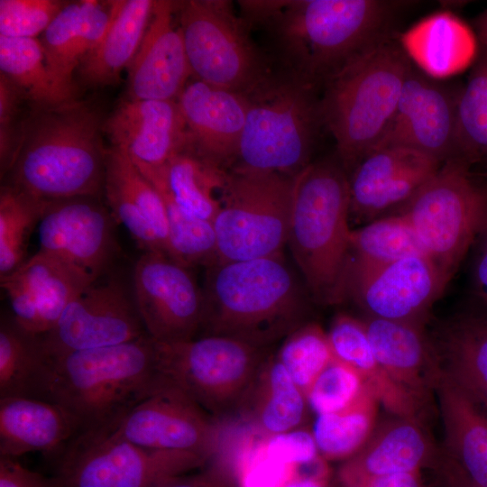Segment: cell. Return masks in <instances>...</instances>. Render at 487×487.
<instances>
[{"label": "cell", "instance_id": "1", "mask_svg": "<svg viewBox=\"0 0 487 487\" xmlns=\"http://www.w3.org/2000/svg\"><path fill=\"white\" fill-rule=\"evenodd\" d=\"M252 29L266 32L281 69L321 89L349 61L396 36L412 3L398 0L238 1Z\"/></svg>", "mask_w": 487, "mask_h": 487}, {"label": "cell", "instance_id": "2", "mask_svg": "<svg viewBox=\"0 0 487 487\" xmlns=\"http://www.w3.org/2000/svg\"><path fill=\"white\" fill-rule=\"evenodd\" d=\"M48 358L44 400L62 406L79 433L114 428L134 406L170 384L149 335Z\"/></svg>", "mask_w": 487, "mask_h": 487}, {"label": "cell", "instance_id": "3", "mask_svg": "<svg viewBox=\"0 0 487 487\" xmlns=\"http://www.w3.org/2000/svg\"><path fill=\"white\" fill-rule=\"evenodd\" d=\"M201 335L270 348L307 323V296L283 254L207 268Z\"/></svg>", "mask_w": 487, "mask_h": 487}, {"label": "cell", "instance_id": "4", "mask_svg": "<svg viewBox=\"0 0 487 487\" xmlns=\"http://www.w3.org/2000/svg\"><path fill=\"white\" fill-rule=\"evenodd\" d=\"M101 126L97 112L76 100L41 109L23 127L9 186L43 201L96 196L107 154Z\"/></svg>", "mask_w": 487, "mask_h": 487}, {"label": "cell", "instance_id": "5", "mask_svg": "<svg viewBox=\"0 0 487 487\" xmlns=\"http://www.w3.org/2000/svg\"><path fill=\"white\" fill-rule=\"evenodd\" d=\"M349 222L348 174L337 158L311 162L294 177L287 244L317 303L345 299Z\"/></svg>", "mask_w": 487, "mask_h": 487}, {"label": "cell", "instance_id": "6", "mask_svg": "<svg viewBox=\"0 0 487 487\" xmlns=\"http://www.w3.org/2000/svg\"><path fill=\"white\" fill-rule=\"evenodd\" d=\"M411 66L396 35L349 61L323 84L324 127L348 175L384 135Z\"/></svg>", "mask_w": 487, "mask_h": 487}, {"label": "cell", "instance_id": "7", "mask_svg": "<svg viewBox=\"0 0 487 487\" xmlns=\"http://www.w3.org/2000/svg\"><path fill=\"white\" fill-rule=\"evenodd\" d=\"M245 96V123L232 168L296 177L311 163L324 127L319 89L280 70Z\"/></svg>", "mask_w": 487, "mask_h": 487}, {"label": "cell", "instance_id": "8", "mask_svg": "<svg viewBox=\"0 0 487 487\" xmlns=\"http://www.w3.org/2000/svg\"><path fill=\"white\" fill-rule=\"evenodd\" d=\"M449 282L487 222V179L461 160L444 162L396 212Z\"/></svg>", "mask_w": 487, "mask_h": 487}, {"label": "cell", "instance_id": "9", "mask_svg": "<svg viewBox=\"0 0 487 487\" xmlns=\"http://www.w3.org/2000/svg\"><path fill=\"white\" fill-rule=\"evenodd\" d=\"M294 178L241 168L227 170L213 222L216 262L282 253L287 244Z\"/></svg>", "mask_w": 487, "mask_h": 487}, {"label": "cell", "instance_id": "10", "mask_svg": "<svg viewBox=\"0 0 487 487\" xmlns=\"http://www.w3.org/2000/svg\"><path fill=\"white\" fill-rule=\"evenodd\" d=\"M157 343L169 382L221 422L239 413L271 354L270 348L219 335Z\"/></svg>", "mask_w": 487, "mask_h": 487}, {"label": "cell", "instance_id": "11", "mask_svg": "<svg viewBox=\"0 0 487 487\" xmlns=\"http://www.w3.org/2000/svg\"><path fill=\"white\" fill-rule=\"evenodd\" d=\"M177 18L191 73L198 80L245 96L272 73L231 1L177 2Z\"/></svg>", "mask_w": 487, "mask_h": 487}, {"label": "cell", "instance_id": "12", "mask_svg": "<svg viewBox=\"0 0 487 487\" xmlns=\"http://www.w3.org/2000/svg\"><path fill=\"white\" fill-rule=\"evenodd\" d=\"M208 463L192 454L141 447L111 428L76 436L61 452L57 475L64 487H155Z\"/></svg>", "mask_w": 487, "mask_h": 487}, {"label": "cell", "instance_id": "13", "mask_svg": "<svg viewBox=\"0 0 487 487\" xmlns=\"http://www.w3.org/2000/svg\"><path fill=\"white\" fill-rule=\"evenodd\" d=\"M223 422L169 384L129 410L112 428L141 447L199 455H220Z\"/></svg>", "mask_w": 487, "mask_h": 487}, {"label": "cell", "instance_id": "14", "mask_svg": "<svg viewBox=\"0 0 487 487\" xmlns=\"http://www.w3.org/2000/svg\"><path fill=\"white\" fill-rule=\"evenodd\" d=\"M447 284L424 255L372 267L349 262L345 299H353L368 317L426 325Z\"/></svg>", "mask_w": 487, "mask_h": 487}, {"label": "cell", "instance_id": "15", "mask_svg": "<svg viewBox=\"0 0 487 487\" xmlns=\"http://www.w3.org/2000/svg\"><path fill=\"white\" fill-rule=\"evenodd\" d=\"M188 269L161 252H143L133 269V300L147 334L161 343L196 338L203 290Z\"/></svg>", "mask_w": 487, "mask_h": 487}, {"label": "cell", "instance_id": "16", "mask_svg": "<svg viewBox=\"0 0 487 487\" xmlns=\"http://www.w3.org/2000/svg\"><path fill=\"white\" fill-rule=\"evenodd\" d=\"M461 87L432 78L412 64L391 121L375 150L409 149L441 164L458 160L456 110Z\"/></svg>", "mask_w": 487, "mask_h": 487}, {"label": "cell", "instance_id": "17", "mask_svg": "<svg viewBox=\"0 0 487 487\" xmlns=\"http://www.w3.org/2000/svg\"><path fill=\"white\" fill-rule=\"evenodd\" d=\"M148 335L134 300L115 280L96 282L75 299L56 324L37 336L47 357L115 345Z\"/></svg>", "mask_w": 487, "mask_h": 487}, {"label": "cell", "instance_id": "18", "mask_svg": "<svg viewBox=\"0 0 487 487\" xmlns=\"http://www.w3.org/2000/svg\"><path fill=\"white\" fill-rule=\"evenodd\" d=\"M96 280L55 255L38 251L1 280L12 318L25 332L41 335L66 308Z\"/></svg>", "mask_w": 487, "mask_h": 487}, {"label": "cell", "instance_id": "19", "mask_svg": "<svg viewBox=\"0 0 487 487\" xmlns=\"http://www.w3.org/2000/svg\"><path fill=\"white\" fill-rule=\"evenodd\" d=\"M441 165L409 149L386 147L372 151L348 175L350 220L366 224L396 212Z\"/></svg>", "mask_w": 487, "mask_h": 487}, {"label": "cell", "instance_id": "20", "mask_svg": "<svg viewBox=\"0 0 487 487\" xmlns=\"http://www.w3.org/2000/svg\"><path fill=\"white\" fill-rule=\"evenodd\" d=\"M91 198L51 201L38 224L39 250L97 280L112 262L116 244L111 216Z\"/></svg>", "mask_w": 487, "mask_h": 487}, {"label": "cell", "instance_id": "21", "mask_svg": "<svg viewBox=\"0 0 487 487\" xmlns=\"http://www.w3.org/2000/svg\"><path fill=\"white\" fill-rule=\"evenodd\" d=\"M103 130L113 147L124 152L142 175L190 149L177 100L128 98L113 112Z\"/></svg>", "mask_w": 487, "mask_h": 487}, {"label": "cell", "instance_id": "22", "mask_svg": "<svg viewBox=\"0 0 487 487\" xmlns=\"http://www.w3.org/2000/svg\"><path fill=\"white\" fill-rule=\"evenodd\" d=\"M128 68V98L177 100L192 75L178 23L177 2H153L148 27Z\"/></svg>", "mask_w": 487, "mask_h": 487}, {"label": "cell", "instance_id": "23", "mask_svg": "<svg viewBox=\"0 0 487 487\" xmlns=\"http://www.w3.org/2000/svg\"><path fill=\"white\" fill-rule=\"evenodd\" d=\"M177 102L190 150L223 170L231 169L244 127L246 96L197 79L185 86Z\"/></svg>", "mask_w": 487, "mask_h": 487}, {"label": "cell", "instance_id": "24", "mask_svg": "<svg viewBox=\"0 0 487 487\" xmlns=\"http://www.w3.org/2000/svg\"><path fill=\"white\" fill-rule=\"evenodd\" d=\"M104 188L114 217L142 252L166 253L168 218L161 196L117 148L107 152Z\"/></svg>", "mask_w": 487, "mask_h": 487}, {"label": "cell", "instance_id": "25", "mask_svg": "<svg viewBox=\"0 0 487 487\" xmlns=\"http://www.w3.org/2000/svg\"><path fill=\"white\" fill-rule=\"evenodd\" d=\"M373 354L389 376L427 407L439 372L426 325L364 316Z\"/></svg>", "mask_w": 487, "mask_h": 487}, {"label": "cell", "instance_id": "26", "mask_svg": "<svg viewBox=\"0 0 487 487\" xmlns=\"http://www.w3.org/2000/svg\"><path fill=\"white\" fill-rule=\"evenodd\" d=\"M427 335L439 378L487 414V313L455 315Z\"/></svg>", "mask_w": 487, "mask_h": 487}, {"label": "cell", "instance_id": "27", "mask_svg": "<svg viewBox=\"0 0 487 487\" xmlns=\"http://www.w3.org/2000/svg\"><path fill=\"white\" fill-rule=\"evenodd\" d=\"M440 450L422 421L391 415L374 427L365 445L341 466L338 477L342 480L430 468Z\"/></svg>", "mask_w": 487, "mask_h": 487}, {"label": "cell", "instance_id": "28", "mask_svg": "<svg viewBox=\"0 0 487 487\" xmlns=\"http://www.w3.org/2000/svg\"><path fill=\"white\" fill-rule=\"evenodd\" d=\"M398 41L415 67L438 80L472 67L479 53L475 32L449 11L422 18L398 33Z\"/></svg>", "mask_w": 487, "mask_h": 487}, {"label": "cell", "instance_id": "29", "mask_svg": "<svg viewBox=\"0 0 487 487\" xmlns=\"http://www.w3.org/2000/svg\"><path fill=\"white\" fill-rule=\"evenodd\" d=\"M79 434L74 417L62 406L30 397L0 398V456L63 451Z\"/></svg>", "mask_w": 487, "mask_h": 487}, {"label": "cell", "instance_id": "30", "mask_svg": "<svg viewBox=\"0 0 487 487\" xmlns=\"http://www.w3.org/2000/svg\"><path fill=\"white\" fill-rule=\"evenodd\" d=\"M435 392L445 435L442 451L472 482L487 487V414L442 378Z\"/></svg>", "mask_w": 487, "mask_h": 487}, {"label": "cell", "instance_id": "31", "mask_svg": "<svg viewBox=\"0 0 487 487\" xmlns=\"http://www.w3.org/2000/svg\"><path fill=\"white\" fill-rule=\"evenodd\" d=\"M308 401L275 354L262 364L239 413L262 436L300 427Z\"/></svg>", "mask_w": 487, "mask_h": 487}, {"label": "cell", "instance_id": "32", "mask_svg": "<svg viewBox=\"0 0 487 487\" xmlns=\"http://www.w3.org/2000/svg\"><path fill=\"white\" fill-rule=\"evenodd\" d=\"M153 2L113 1L112 18L104 37L78 68L86 83L112 84L130 66L148 27Z\"/></svg>", "mask_w": 487, "mask_h": 487}, {"label": "cell", "instance_id": "33", "mask_svg": "<svg viewBox=\"0 0 487 487\" xmlns=\"http://www.w3.org/2000/svg\"><path fill=\"white\" fill-rule=\"evenodd\" d=\"M226 172L227 170L187 150L175 155L161 169L143 176L182 210L213 223L220 208V194Z\"/></svg>", "mask_w": 487, "mask_h": 487}, {"label": "cell", "instance_id": "34", "mask_svg": "<svg viewBox=\"0 0 487 487\" xmlns=\"http://www.w3.org/2000/svg\"><path fill=\"white\" fill-rule=\"evenodd\" d=\"M82 1L66 4L43 32L41 43L50 72L62 94L74 101V72L95 48L97 36L82 20Z\"/></svg>", "mask_w": 487, "mask_h": 487}, {"label": "cell", "instance_id": "35", "mask_svg": "<svg viewBox=\"0 0 487 487\" xmlns=\"http://www.w3.org/2000/svg\"><path fill=\"white\" fill-rule=\"evenodd\" d=\"M48 358L38 337L23 330L12 318L0 326V398L44 400Z\"/></svg>", "mask_w": 487, "mask_h": 487}, {"label": "cell", "instance_id": "36", "mask_svg": "<svg viewBox=\"0 0 487 487\" xmlns=\"http://www.w3.org/2000/svg\"><path fill=\"white\" fill-rule=\"evenodd\" d=\"M0 69L41 110L71 102L57 87L35 38L0 36Z\"/></svg>", "mask_w": 487, "mask_h": 487}, {"label": "cell", "instance_id": "37", "mask_svg": "<svg viewBox=\"0 0 487 487\" xmlns=\"http://www.w3.org/2000/svg\"><path fill=\"white\" fill-rule=\"evenodd\" d=\"M467 82L462 86L456 110L458 160L473 169L487 168V51L479 50Z\"/></svg>", "mask_w": 487, "mask_h": 487}, {"label": "cell", "instance_id": "38", "mask_svg": "<svg viewBox=\"0 0 487 487\" xmlns=\"http://www.w3.org/2000/svg\"><path fill=\"white\" fill-rule=\"evenodd\" d=\"M378 405L369 391L343 410L317 415L312 434L319 455L326 461L354 455L374 430Z\"/></svg>", "mask_w": 487, "mask_h": 487}, {"label": "cell", "instance_id": "39", "mask_svg": "<svg viewBox=\"0 0 487 487\" xmlns=\"http://www.w3.org/2000/svg\"><path fill=\"white\" fill-rule=\"evenodd\" d=\"M414 255L427 256L408 220L392 213L352 229L349 262L372 267Z\"/></svg>", "mask_w": 487, "mask_h": 487}, {"label": "cell", "instance_id": "40", "mask_svg": "<svg viewBox=\"0 0 487 487\" xmlns=\"http://www.w3.org/2000/svg\"><path fill=\"white\" fill-rule=\"evenodd\" d=\"M51 201L31 197L12 186L0 193V280L21 267L27 258L31 233Z\"/></svg>", "mask_w": 487, "mask_h": 487}, {"label": "cell", "instance_id": "41", "mask_svg": "<svg viewBox=\"0 0 487 487\" xmlns=\"http://www.w3.org/2000/svg\"><path fill=\"white\" fill-rule=\"evenodd\" d=\"M159 193L168 218L166 254L188 269L200 265L207 268L216 262L217 244L213 223L188 214L169 197Z\"/></svg>", "mask_w": 487, "mask_h": 487}, {"label": "cell", "instance_id": "42", "mask_svg": "<svg viewBox=\"0 0 487 487\" xmlns=\"http://www.w3.org/2000/svg\"><path fill=\"white\" fill-rule=\"evenodd\" d=\"M275 356L304 393L334 359L326 332L311 322L288 335Z\"/></svg>", "mask_w": 487, "mask_h": 487}, {"label": "cell", "instance_id": "43", "mask_svg": "<svg viewBox=\"0 0 487 487\" xmlns=\"http://www.w3.org/2000/svg\"><path fill=\"white\" fill-rule=\"evenodd\" d=\"M369 391L354 369L333 359L308 387L305 396L309 409L320 415L343 410Z\"/></svg>", "mask_w": 487, "mask_h": 487}, {"label": "cell", "instance_id": "44", "mask_svg": "<svg viewBox=\"0 0 487 487\" xmlns=\"http://www.w3.org/2000/svg\"><path fill=\"white\" fill-rule=\"evenodd\" d=\"M66 4L53 0H1L0 36L35 38Z\"/></svg>", "mask_w": 487, "mask_h": 487}, {"label": "cell", "instance_id": "45", "mask_svg": "<svg viewBox=\"0 0 487 487\" xmlns=\"http://www.w3.org/2000/svg\"><path fill=\"white\" fill-rule=\"evenodd\" d=\"M264 451L271 457L288 464L298 465L310 463L320 455L312 431L299 427L287 432L262 436Z\"/></svg>", "mask_w": 487, "mask_h": 487}, {"label": "cell", "instance_id": "46", "mask_svg": "<svg viewBox=\"0 0 487 487\" xmlns=\"http://www.w3.org/2000/svg\"><path fill=\"white\" fill-rule=\"evenodd\" d=\"M26 97L8 78H0V154L2 172L9 171L18 147L14 123L20 101ZM19 139V137H18ZM20 141V139H19Z\"/></svg>", "mask_w": 487, "mask_h": 487}, {"label": "cell", "instance_id": "47", "mask_svg": "<svg viewBox=\"0 0 487 487\" xmlns=\"http://www.w3.org/2000/svg\"><path fill=\"white\" fill-rule=\"evenodd\" d=\"M155 487H239L233 466L215 458L199 473L170 477Z\"/></svg>", "mask_w": 487, "mask_h": 487}, {"label": "cell", "instance_id": "48", "mask_svg": "<svg viewBox=\"0 0 487 487\" xmlns=\"http://www.w3.org/2000/svg\"><path fill=\"white\" fill-rule=\"evenodd\" d=\"M0 487H64L60 477L45 476L24 467L15 458L0 456Z\"/></svg>", "mask_w": 487, "mask_h": 487}, {"label": "cell", "instance_id": "49", "mask_svg": "<svg viewBox=\"0 0 487 487\" xmlns=\"http://www.w3.org/2000/svg\"><path fill=\"white\" fill-rule=\"evenodd\" d=\"M469 292L482 309L487 313V222L479 233L472 249Z\"/></svg>", "mask_w": 487, "mask_h": 487}, {"label": "cell", "instance_id": "50", "mask_svg": "<svg viewBox=\"0 0 487 487\" xmlns=\"http://www.w3.org/2000/svg\"><path fill=\"white\" fill-rule=\"evenodd\" d=\"M345 487H425L419 471L381 475H360L340 480Z\"/></svg>", "mask_w": 487, "mask_h": 487}, {"label": "cell", "instance_id": "51", "mask_svg": "<svg viewBox=\"0 0 487 487\" xmlns=\"http://www.w3.org/2000/svg\"><path fill=\"white\" fill-rule=\"evenodd\" d=\"M441 452L430 467L438 487H480L472 482L443 451Z\"/></svg>", "mask_w": 487, "mask_h": 487}, {"label": "cell", "instance_id": "52", "mask_svg": "<svg viewBox=\"0 0 487 487\" xmlns=\"http://www.w3.org/2000/svg\"><path fill=\"white\" fill-rule=\"evenodd\" d=\"M475 35L481 47L487 51V10L482 12L474 21Z\"/></svg>", "mask_w": 487, "mask_h": 487}, {"label": "cell", "instance_id": "53", "mask_svg": "<svg viewBox=\"0 0 487 487\" xmlns=\"http://www.w3.org/2000/svg\"><path fill=\"white\" fill-rule=\"evenodd\" d=\"M285 487H327L326 481L315 479H296Z\"/></svg>", "mask_w": 487, "mask_h": 487}, {"label": "cell", "instance_id": "54", "mask_svg": "<svg viewBox=\"0 0 487 487\" xmlns=\"http://www.w3.org/2000/svg\"><path fill=\"white\" fill-rule=\"evenodd\" d=\"M485 179H487V168L482 169V170L479 171Z\"/></svg>", "mask_w": 487, "mask_h": 487}]
</instances>
